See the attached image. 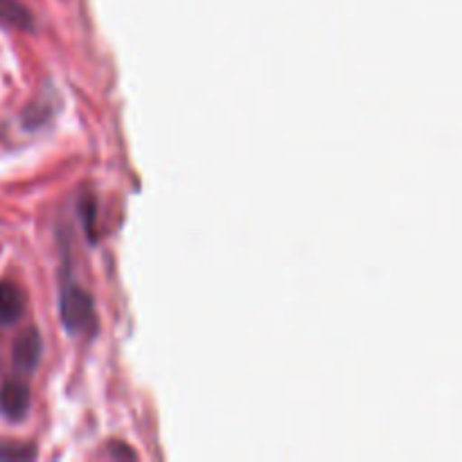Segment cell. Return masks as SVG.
I'll return each instance as SVG.
<instances>
[{"instance_id":"6da1fadb","label":"cell","mask_w":462,"mask_h":462,"mask_svg":"<svg viewBox=\"0 0 462 462\" xmlns=\"http://www.w3.org/2000/svg\"><path fill=\"white\" fill-rule=\"evenodd\" d=\"M59 314H61L63 329L72 337L97 332V311H95L93 296L79 284L68 282L61 289Z\"/></svg>"},{"instance_id":"7a4b0ae2","label":"cell","mask_w":462,"mask_h":462,"mask_svg":"<svg viewBox=\"0 0 462 462\" xmlns=\"http://www.w3.org/2000/svg\"><path fill=\"white\" fill-rule=\"evenodd\" d=\"M30 386L23 379L12 377L0 386V418H5L7 422L25 420L30 413Z\"/></svg>"},{"instance_id":"3957f363","label":"cell","mask_w":462,"mask_h":462,"mask_svg":"<svg viewBox=\"0 0 462 462\" xmlns=\"http://www.w3.org/2000/svg\"><path fill=\"white\" fill-rule=\"evenodd\" d=\"M41 355H43V341H41L39 332L36 329H25L21 337L14 343L12 359L16 370L21 373H32V370L39 365Z\"/></svg>"},{"instance_id":"277c9868","label":"cell","mask_w":462,"mask_h":462,"mask_svg":"<svg viewBox=\"0 0 462 462\" xmlns=\"http://www.w3.org/2000/svg\"><path fill=\"white\" fill-rule=\"evenodd\" d=\"M25 314V293L9 280L0 282V325L9 328Z\"/></svg>"},{"instance_id":"5b68a950","label":"cell","mask_w":462,"mask_h":462,"mask_svg":"<svg viewBox=\"0 0 462 462\" xmlns=\"http://www.w3.org/2000/svg\"><path fill=\"white\" fill-rule=\"evenodd\" d=\"M0 25L30 32L34 30V18L21 0H0Z\"/></svg>"},{"instance_id":"8992f818","label":"cell","mask_w":462,"mask_h":462,"mask_svg":"<svg viewBox=\"0 0 462 462\" xmlns=\"http://www.w3.org/2000/svg\"><path fill=\"white\" fill-rule=\"evenodd\" d=\"M36 447L27 442H3L0 445V460H34Z\"/></svg>"},{"instance_id":"52a82bcc","label":"cell","mask_w":462,"mask_h":462,"mask_svg":"<svg viewBox=\"0 0 462 462\" xmlns=\"http://www.w3.org/2000/svg\"><path fill=\"white\" fill-rule=\"evenodd\" d=\"M111 456L113 458H129V460H135L138 458V454H135L134 449H129V447L125 445V442H113L111 445Z\"/></svg>"}]
</instances>
